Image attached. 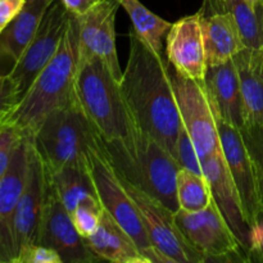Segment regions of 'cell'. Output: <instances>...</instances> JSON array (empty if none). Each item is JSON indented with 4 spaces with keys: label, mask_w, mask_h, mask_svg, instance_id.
I'll use <instances>...</instances> for the list:
<instances>
[{
    "label": "cell",
    "mask_w": 263,
    "mask_h": 263,
    "mask_svg": "<svg viewBox=\"0 0 263 263\" xmlns=\"http://www.w3.org/2000/svg\"><path fill=\"white\" fill-rule=\"evenodd\" d=\"M20 100V90L12 77L8 73L0 74V110L14 109Z\"/></svg>",
    "instance_id": "32"
},
{
    "label": "cell",
    "mask_w": 263,
    "mask_h": 263,
    "mask_svg": "<svg viewBox=\"0 0 263 263\" xmlns=\"http://www.w3.org/2000/svg\"><path fill=\"white\" fill-rule=\"evenodd\" d=\"M104 145L121 179L158 199L172 212L180 210L176 194L180 166L161 141L138 126L126 139Z\"/></svg>",
    "instance_id": "2"
},
{
    "label": "cell",
    "mask_w": 263,
    "mask_h": 263,
    "mask_svg": "<svg viewBox=\"0 0 263 263\" xmlns=\"http://www.w3.org/2000/svg\"><path fill=\"white\" fill-rule=\"evenodd\" d=\"M71 14L61 4L54 0L46 12L37 32L8 72L20 90L21 98L32 85L37 74L49 63L57 53L68 26Z\"/></svg>",
    "instance_id": "10"
},
{
    "label": "cell",
    "mask_w": 263,
    "mask_h": 263,
    "mask_svg": "<svg viewBox=\"0 0 263 263\" xmlns=\"http://www.w3.org/2000/svg\"><path fill=\"white\" fill-rule=\"evenodd\" d=\"M31 136L23 134L13 152L9 168L0 180V263H15L14 216L26 185Z\"/></svg>",
    "instance_id": "14"
},
{
    "label": "cell",
    "mask_w": 263,
    "mask_h": 263,
    "mask_svg": "<svg viewBox=\"0 0 263 263\" xmlns=\"http://www.w3.org/2000/svg\"><path fill=\"white\" fill-rule=\"evenodd\" d=\"M79 61L77 21L71 15L57 53L10 113V125L32 138L44 118L66 104L74 94Z\"/></svg>",
    "instance_id": "3"
},
{
    "label": "cell",
    "mask_w": 263,
    "mask_h": 263,
    "mask_svg": "<svg viewBox=\"0 0 263 263\" xmlns=\"http://www.w3.org/2000/svg\"><path fill=\"white\" fill-rule=\"evenodd\" d=\"M74 90L92 126L104 143L122 140L138 127L121 82L98 58H80Z\"/></svg>",
    "instance_id": "5"
},
{
    "label": "cell",
    "mask_w": 263,
    "mask_h": 263,
    "mask_svg": "<svg viewBox=\"0 0 263 263\" xmlns=\"http://www.w3.org/2000/svg\"><path fill=\"white\" fill-rule=\"evenodd\" d=\"M4 57H5L4 50H3V48H2V43H0V62H2V59L4 58Z\"/></svg>",
    "instance_id": "38"
},
{
    "label": "cell",
    "mask_w": 263,
    "mask_h": 263,
    "mask_svg": "<svg viewBox=\"0 0 263 263\" xmlns=\"http://www.w3.org/2000/svg\"><path fill=\"white\" fill-rule=\"evenodd\" d=\"M223 10L231 15L246 49H263V4L247 0H221Z\"/></svg>",
    "instance_id": "25"
},
{
    "label": "cell",
    "mask_w": 263,
    "mask_h": 263,
    "mask_svg": "<svg viewBox=\"0 0 263 263\" xmlns=\"http://www.w3.org/2000/svg\"><path fill=\"white\" fill-rule=\"evenodd\" d=\"M176 194L180 210L198 212L212 203L210 182L203 174L180 168L176 176Z\"/></svg>",
    "instance_id": "26"
},
{
    "label": "cell",
    "mask_w": 263,
    "mask_h": 263,
    "mask_svg": "<svg viewBox=\"0 0 263 263\" xmlns=\"http://www.w3.org/2000/svg\"><path fill=\"white\" fill-rule=\"evenodd\" d=\"M248 262H263V220L252 233V246L248 252Z\"/></svg>",
    "instance_id": "35"
},
{
    "label": "cell",
    "mask_w": 263,
    "mask_h": 263,
    "mask_svg": "<svg viewBox=\"0 0 263 263\" xmlns=\"http://www.w3.org/2000/svg\"><path fill=\"white\" fill-rule=\"evenodd\" d=\"M247 2H249L251 4L253 5H261L263 4V0H247Z\"/></svg>",
    "instance_id": "37"
},
{
    "label": "cell",
    "mask_w": 263,
    "mask_h": 263,
    "mask_svg": "<svg viewBox=\"0 0 263 263\" xmlns=\"http://www.w3.org/2000/svg\"><path fill=\"white\" fill-rule=\"evenodd\" d=\"M3 30H4V28H3V27H0V33H2V31H3Z\"/></svg>",
    "instance_id": "39"
},
{
    "label": "cell",
    "mask_w": 263,
    "mask_h": 263,
    "mask_svg": "<svg viewBox=\"0 0 263 263\" xmlns=\"http://www.w3.org/2000/svg\"><path fill=\"white\" fill-rule=\"evenodd\" d=\"M102 211L103 208L82 204L79 205L73 212L69 213L72 221H73L74 228H76V230L79 231L82 238H87V236L92 235L97 231L98 226H99Z\"/></svg>",
    "instance_id": "29"
},
{
    "label": "cell",
    "mask_w": 263,
    "mask_h": 263,
    "mask_svg": "<svg viewBox=\"0 0 263 263\" xmlns=\"http://www.w3.org/2000/svg\"><path fill=\"white\" fill-rule=\"evenodd\" d=\"M46 190H48V172L33 146L32 138H31L27 180L14 216V241L17 258L21 252L28 247L37 244Z\"/></svg>",
    "instance_id": "15"
},
{
    "label": "cell",
    "mask_w": 263,
    "mask_h": 263,
    "mask_svg": "<svg viewBox=\"0 0 263 263\" xmlns=\"http://www.w3.org/2000/svg\"><path fill=\"white\" fill-rule=\"evenodd\" d=\"M15 263H63V259L55 249L35 244L21 252Z\"/></svg>",
    "instance_id": "31"
},
{
    "label": "cell",
    "mask_w": 263,
    "mask_h": 263,
    "mask_svg": "<svg viewBox=\"0 0 263 263\" xmlns=\"http://www.w3.org/2000/svg\"><path fill=\"white\" fill-rule=\"evenodd\" d=\"M123 185L135 202L159 263H203L207 258L180 231L175 212L126 180Z\"/></svg>",
    "instance_id": "7"
},
{
    "label": "cell",
    "mask_w": 263,
    "mask_h": 263,
    "mask_svg": "<svg viewBox=\"0 0 263 263\" xmlns=\"http://www.w3.org/2000/svg\"><path fill=\"white\" fill-rule=\"evenodd\" d=\"M200 162H202L203 175L210 182L213 202L216 203L221 215L235 234L248 258L253 230L247 221L240 195L228 168L222 149L220 148Z\"/></svg>",
    "instance_id": "16"
},
{
    "label": "cell",
    "mask_w": 263,
    "mask_h": 263,
    "mask_svg": "<svg viewBox=\"0 0 263 263\" xmlns=\"http://www.w3.org/2000/svg\"><path fill=\"white\" fill-rule=\"evenodd\" d=\"M23 134L13 125H8L0 133V180L9 168L13 152Z\"/></svg>",
    "instance_id": "30"
},
{
    "label": "cell",
    "mask_w": 263,
    "mask_h": 263,
    "mask_svg": "<svg viewBox=\"0 0 263 263\" xmlns=\"http://www.w3.org/2000/svg\"><path fill=\"white\" fill-rule=\"evenodd\" d=\"M233 59L240 81L246 126L263 127V49H244Z\"/></svg>",
    "instance_id": "21"
},
{
    "label": "cell",
    "mask_w": 263,
    "mask_h": 263,
    "mask_svg": "<svg viewBox=\"0 0 263 263\" xmlns=\"http://www.w3.org/2000/svg\"><path fill=\"white\" fill-rule=\"evenodd\" d=\"M59 2L69 14L73 15V17H80L97 5H99L104 0H59Z\"/></svg>",
    "instance_id": "34"
},
{
    "label": "cell",
    "mask_w": 263,
    "mask_h": 263,
    "mask_svg": "<svg viewBox=\"0 0 263 263\" xmlns=\"http://www.w3.org/2000/svg\"><path fill=\"white\" fill-rule=\"evenodd\" d=\"M220 144L235 186L243 203L249 226L256 229L263 218V205L259 195L258 179L240 128L225 121H217Z\"/></svg>",
    "instance_id": "11"
},
{
    "label": "cell",
    "mask_w": 263,
    "mask_h": 263,
    "mask_svg": "<svg viewBox=\"0 0 263 263\" xmlns=\"http://www.w3.org/2000/svg\"><path fill=\"white\" fill-rule=\"evenodd\" d=\"M175 221L190 244L208 261H247L235 234L228 225L216 203L198 212L179 210Z\"/></svg>",
    "instance_id": "9"
},
{
    "label": "cell",
    "mask_w": 263,
    "mask_h": 263,
    "mask_svg": "<svg viewBox=\"0 0 263 263\" xmlns=\"http://www.w3.org/2000/svg\"><path fill=\"white\" fill-rule=\"evenodd\" d=\"M49 174V172H48ZM51 182L69 213L79 205L86 204L103 208L95 190L87 163L85 166H67L49 174Z\"/></svg>",
    "instance_id": "23"
},
{
    "label": "cell",
    "mask_w": 263,
    "mask_h": 263,
    "mask_svg": "<svg viewBox=\"0 0 263 263\" xmlns=\"http://www.w3.org/2000/svg\"><path fill=\"white\" fill-rule=\"evenodd\" d=\"M121 87L136 125L174 154L182 123L171 71L163 57L153 53L133 32Z\"/></svg>",
    "instance_id": "1"
},
{
    "label": "cell",
    "mask_w": 263,
    "mask_h": 263,
    "mask_svg": "<svg viewBox=\"0 0 263 263\" xmlns=\"http://www.w3.org/2000/svg\"><path fill=\"white\" fill-rule=\"evenodd\" d=\"M204 85L217 121H225L240 130L246 127V109L234 59L216 66H208Z\"/></svg>",
    "instance_id": "19"
},
{
    "label": "cell",
    "mask_w": 263,
    "mask_h": 263,
    "mask_svg": "<svg viewBox=\"0 0 263 263\" xmlns=\"http://www.w3.org/2000/svg\"><path fill=\"white\" fill-rule=\"evenodd\" d=\"M240 131L243 134L247 148H248L252 159L254 162V166H256L259 195H261V202L263 205V127L246 126Z\"/></svg>",
    "instance_id": "28"
},
{
    "label": "cell",
    "mask_w": 263,
    "mask_h": 263,
    "mask_svg": "<svg viewBox=\"0 0 263 263\" xmlns=\"http://www.w3.org/2000/svg\"><path fill=\"white\" fill-rule=\"evenodd\" d=\"M13 109H5L0 110V133L9 125V117L10 113H12Z\"/></svg>",
    "instance_id": "36"
},
{
    "label": "cell",
    "mask_w": 263,
    "mask_h": 263,
    "mask_svg": "<svg viewBox=\"0 0 263 263\" xmlns=\"http://www.w3.org/2000/svg\"><path fill=\"white\" fill-rule=\"evenodd\" d=\"M170 71L181 123L202 161L221 148L215 108L204 82L181 76L174 68Z\"/></svg>",
    "instance_id": "8"
},
{
    "label": "cell",
    "mask_w": 263,
    "mask_h": 263,
    "mask_svg": "<svg viewBox=\"0 0 263 263\" xmlns=\"http://www.w3.org/2000/svg\"><path fill=\"white\" fill-rule=\"evenodd\" d=\"M174 157L179 163L180 168H187L193 172H197V174H203L202 162L198 156L194 143H193L187 131L184 128V126H181V130L177 136Z\"/></svg>",
    "instance_id": "27"
},
{
    "label": "cell",
    "mask_w": 263,
    "mask_h": 263,
    "mask_svg": "<svg viewBox=\"0 0 263 263\" xmlns=\"http://www.w3.org/2000/svg\"><path fill=\"white\" fill-rule=\"evenodd\" d=\"M208 66L225 63L246 49L235 22L221 0H203L199 10Z\"/></svg>",
    "instance_id": "18"
},
{
    "label": "cell",
    "mask_w": 263,
    "mask_h": 263,
    "mask_svg": "<svg viewBox=\"0 0 263 263\" xmlns=\"http://www.w3.org/2000/svg\"><path fill=\"white\" fill-rule=\"evenodd\" d=\"M133 23L131 32L143 41L153 53L162 55V40L171 28L172 23L151 12L140 0H118Z\"/></svg>",
    "instance_id": "24"
},
{
    "label": "cell",
    "mask_w": 263,
    "mask_h": 263,
    "mask_svg": "<svg viewBox=\"0 0 263 263\" xmlns=\"http://www.w3.org/2000/svg\"><path fill=\"white\" fill-rule=\"evenodd\" d=\"M90 251L100 259L115 263H149L141 254L133 236L105 210L100 213L99 226L85 238Z\"/></svg>",
    "instance_id": "20"
},
{
    "label": "cell",
    "mask_w": 263,
    "mask_h": 263,
    "mask_svg": "<svg viewBox=\"0 0 263 263\" xmlns=\"http://www.w3.org/2000/svg\"><path fill=\"white\" fill-rule=\"evenodd\" d=\"M37 244L55 249L61 254L63 263H91L100 261L90 251L85 243V239L74 228L71 215L62 203L49 174L48 190L39 229Z\"/></svg>",
    "instance_id": "12"
},
{
    "label": "cell",
    "mask_w": 263,
    "mask_h": 263,
    "mask_svg": "<svg viewBox=\"0 0 263 263\" xmlns=\"http://www.w3.org/2000/svg\"><path fill=\"white\" fill-rule=\"evenodd\" d=\"M166 54L170 66L177 73L204 82L208 64L199 12L172 23L167 32Z\"/></svg>",
    "instance_id": "17"
},
{
    "label": "cell",
    "mask_w": 263,
    "mask_h": 263,
    "mask_svg": "<svg viewBox=\"0 0 263 263\" xmlns=\"http://www.w3.org/2000/svg\"><path fill=\"white\" fill-rule=\"evenodd\" d=\"M54 0H26L21 12L0 33V43L7 58L13 63L20 59L37 32L46 12Z\"/></svg>",
    "instance_id": "22"
},
{
    "label": "cell",
    "mask_w": 263,
    "mask_h": 263,
    "mask_svg": "<svg viewBox=\"0 0 263 263\" xmlns=\"http://www.w3.org/2000/svg\"><path fill=\"white\" fill-rule=\"evenodd\" d=\"M26 0H0V27L5 26L21 12Z\"/></svg>",
    "instance_id": "33"
},
{
    "label": "cell",
    "mask_w": 263,
    "mask_h": 263,
    "mask_svg": "<svg viewBox=\"0 0 263 263\" xmlns=\"http://www.w3.org/2000/svg\"><path fill=\"white\" fill-rule=\"evenodd\" d=\"M87 167L103 210L107 211L133 236L141 254L149 263H159L146 234L140 212L121 177L116 172L108 157L104 141H102L99 148L94 149L89 154Z\"/></svg>",
    "instance_id": "6"
},
{
    "label": "cell",
    "mask_w": 263,
    "mask_h": 263,
    "mask_svg": "<svg viewBox=\"0 0 263 263\" xmlns=\"http://www.w3.org/2000/svg\"><path fill=\"white\" fill-rule=\"evenodd\" d=\"M120 7L118 0H104L76 17L80 58L100 59L118 82L123 74L116 48V14Z\"/></svg>",
    "instance_id": "13"
},
{
    "label": "cell",
    "mask_w": 263,
    "mask_h": 263,
    "mask_svg": "<svg viewBox=\"0 0 263 263\" xmlns=\"http://www.w3.org/2000/svg\"><path fill=\"white\" fill-rule=\"evenodd\" d=\"M32 141L46 171L53 174L67 166H85L103 139L82 109L74 90L66 104L44 118Z\"/></svg>",
    "instance_id": "4"
}]
</instances>
